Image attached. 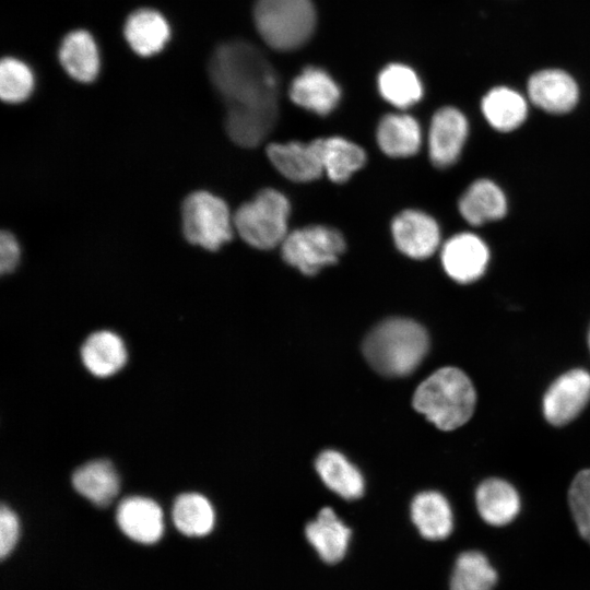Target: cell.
I'll return each instance as SVG.
<instances>
[{"label": "cell", "instance_id": "cell-18", "mask_svg": "<svg viewBox=\"0 0 590 590\" xmlns=\"http://www.w3.org/2000/svg\"><path fill=\"white\" fill-rule=\"evenodd\" d=\"M458 209L464 221L479 226L503 219L508 203L505 192L496 182L481 178L473 181L462 193Z\"/></svg>", "mask_w": 590, "mask_h": 590}, {"label": "cell", "instance_id": "cell-31", "mask_svg": "<svg viewBox=\"0 0 590 590\" xmlns=\"http://www.w3.org/2000/svg\"><path fill=\"white\" fill-rule=\"evenodd\" d=\"M36 79L23 60L8 56L0 62V98L4 105L27 103L34 95Z\"/></svg>", "mask_w": 590, "mask_h": 590}, {"label": "cell", "instance_id": "cell-22", "mask_svg": "<svg viewBox=\"0 0 590 590\" xmlns=\"http://www.w3.org/2000/svg\"><path fill=\"white\" fill-rule=\"evenodd\" d=\"M411 517L422 536L432 541L444 540L453 529L451 507L438 492H422L411 505Z\"/></svg>", "mask_w": 590, "mask_h": 590}, {"label": "cell", "instance_id": "cell-1", "mask_svg": "<svg viewBox=\"0 0 590 590\" xmlns=\"http://www.w3.org/2000/svg\"><path fill=\"white\" fill-rule=\"evenodd\" d=\"M208 72L224 105L225 135L241 149L258 146L279 115V79L272 64L255 45L235 39L215 48Z\"/></svg>", "mask_w": 590, "mask_h": 590}, {"label": "cell", "instance_id": "cell-13", "mask_svg": "<svg viewBox=\"0 0 590 590\" xmlns=\"http://www.w3.org/2000/svg\"><path fill=\"white\" fill-rule=\"evenodd\" d=\"M116 520L122 533L141 544L156 543L164 533L163 511L148 497H126L118 505Z\"/></svg>", "mask_w": 590, "mask_h": 590}, {"label": "cell", "instance_id": "cell-14", "mask_svg": "<svg viewBox=\"0 0 590 590\" xmlns=\"http://www.w3.org/2000/svg\"><path fill=\"white\" fill-rule=\"evenodd\" d=\"M266 151L273 166L290 180L311 181L323 173L317 139L309 143H272Z\"/></svg>", "mask_w": 590, "mask_h": 590}, {"label": "cell", "instance_id": "cell-5", "mask_svg": "<svg viewBox=\"0 0 590 590\" xmlns=\"http://www.w3.org/2000/svg\"><path fill=\"white\" fill-rule=\"evenodd\" d=\"M253 21L269 47L287 51L299 48L311 37L316 11L311 0H256Z\"/></svg>", "mask_w": 590, "mask_h": 590}, {"label": "cell", "instance_id": "cell-29", "mask_svg": "<svg viewBox=\"0 0 590 590\" xmlns=\"http://www.w3.org/2000/svg\"><path fill=\"white\" fill-rule=\"evenodd\" d=\"M380 95L398 108H408L423 96V85L417 74L408 66L391 63L379 73Z\"/></svg>", "mask_w": 590, "mask_h": 590}, {"label": "cell", "instance_id": "cell-10", "mask_svg": "<svg viewBox=\"0 0 590 590\" xmlns=\"http://www.w3.org/2000/svg\"><path fill=\"white\" fill-rule=\"evenodd\" d=\"M391 232L398 249L413 259L430 257L440 245V229L437 222L418 210L399 213L392 221Z\"/></svg>", "mask_w": 590, "mask_h": 590}, {"label": "cell", "instance_id": "cell-17", "mask_svg": "<svg viewBox=\"0 0 590 590\" xmlns=\"http://www.w3.org/2000/svg\"><path fill=\"white\" fill-rule=\"evenodd\" d=\"M290 97L297 106L326 116L338 106L341 91L324 70L308 67L293 80Z\"/></svg>", "mask_w": 590, "mask_h": 590}, {"label": "cell", "instance_id": "cell-23", "mask_svg": "<svg viewBox=\"0 0 590 590\" xmlns=\"http://www.w3.org/2000/svg\"><path fill=\"white\" fill-rule=\"evenodd\" d=\"M481 109L489 126L500 132L516 130L528 116L526 98L507 86L489 90L482 98Z\"/></svg>", "mask_w": 590, "mask_h": 590}, {"label": "cell", "instance_id": "cell-26", "mask_svg": "<svg viewBox=\"0 0 590 590\" xmlns=\"http://www.w3.org/2000/svg\"><path fill=\"white\" fill-rule=\"evenodd\" d=\"M323 172L334 182L346 181L366 162L364 150L341 137L317 139Z\"/></svg>", "mask_w": 590, "mask_h": 590}, {"label": "cell", "instance_id": "cell-35", "mask_svg": "<svg viewBox=\"0 0 590 590\" xmlns=\"http://www.w3.org/2000/svg\"><path fill=\"white\" fill-rule=\"evenodd\" d=\"M13 273H15V272H13ZM16 274H17V273H16ZM17 275H19V274H17ZM19 276H21V275H19ZM21 278H23V276H21ZM23 279H25V278H23ZM26 280H27V279H26ZM30 281H32V280H30ZM33 282H36V281H33ZM38 283H40V282H38ZM43 284H47V283H43ZM49 285H54V284H49ZM57 286H62V285H57ZM67 287H72V286H67ZM78 288H82V287H78Z\"/></svg>", "mask_w": 590, "mask_h": 590}, {"label": "cell", "instance_id": "cell-15", "mask_svg": "<svg viewBox=\"0 0 590 590\" xmlns=\"http://www.w3.org/2000/svg\"><path fill=\"white\" fill-rule=\"evenodd\" d=\"M58 58L64 72L81 84L94 82L101 71L99 49L86 30H73L62 38Z\"/></svg>", "mask_w": 590, "mask_h": 590}, {"label": "cell", "instance_id": "cell-12", "mask_svg": "<svg viewBox=\"0 0 590 590\" xmlns=\"http://www.w3.org/2000/svg\"><path fill=\"white\" fill-rule=\"evenodd\" d=\"M527 90L531 103L550 114L562 115L570 111L579 98V88L574 78L559 69H545L533 73Z\"/></svg>", "mask_w": 590, "mask_h": 590}, {"label": "cell", "instance_id": "cell-9", "mask_svg": "<svg viewBox=\"0 0 590 590\" xmlns=\"http://www.w3.org/2000/svg\"><path fill=\"white\" fill-rule=\"evenodd\" d=\"M489 259L487 244L479 235L470 232L451 236L440 250L445 272L460 284H469L482 278Z\"/></svg>", "mask_w": 590, "mask_h": 590}, {"label": "cell", "instance_id": "cell-36", "mask_svg": "<svg viewBox=\"0 0 590 590\" xmlns=\"http://www.w3.org/2000/svg\"><path fill=\"white\" fill-rule=\"evenodd\" d=\"M588 345H589V350H590V328H589V332H588Z\"/></svg>", "mask_w": 590, "mask_h": 590}, {"label": "cell", "instance_id": "cell-20", "mask_svg": "<svg viewBox=\"0 0 590 590\" xmlns=\"http://www.w3.org/2000/svg\"><path fill=\"white\" fill-rule=\"evenodd\" d=\"M305 533L323 562L335 564L344 557L349 547L351 530L331 508H322L317 519L307 524Z\"/></svg>", "mask_w": 590, "mask_h": 590}, {"label": "cell", "instance_id": "cell-6", "mask_svg": "<svg viewBox=\"0 0 590 590\" xmlns=\"http://www.w3.org/2000/svg\"><path fill=\"white\" fill-rule=\"evenodd\" d=\"M180 220L185 239L209 251L220 250L236 236L233 209L225 199L206 190H196L184 199Z\"/></svg>", "mask_w": 590, "mask_h": 590}, {"label": "cell", "instance_id": "cell-32", "mask_svg": "<svg viewBox=\"0 0 590 590\" xmlns=\"http://www.w3.org/2000/svg\"><path fill=\"white\" fill-rule=\"evenodd\" d=\"M568 503L580 535L590 544V468L575 475L568 489Z\"/></svg>", "mask_w": 590, "mask_h": 590}, {"label": "cell", "instance_id": "cell-28", "mask_svg": "<svg viewBox=\"0 0 590 590\" xmlns=\"http://www.w3.org/2000/svg\"><path fill=\"white\" fill-rule=\"evenodd\" d=\"M172 518L177 530L187 536L206 535L215 522L211 503L198 493L179 495L174 503Z\"/></svg>", "mask_w": 590, "mask_h": 590}, {"label": "cell", "instance_id": "cell-21", "mask_svg": "<svg viewBox=\"0 0 590 590\" xmlns=\"http://www.w3.org/2000/svg\"><path fill=\"white\" fill-rule=\"evenodd\" d=\"M87 370L97 377H108L122 368L127 351L122 339L110 330L92 332L81 347Z\"/></svg>", "mask_w": 590, "mask_h": 590}, {"label": "cell", "instance_id": "cell-8", "mask_svg": "<svg viewBox=\"0 0 590 590\" xmlns=\"http://www.w3.org/2000/svg\"><path fill=\"white\" fill-rule=\"evenodd\" d=\"M590 401V373L573 368L558 376L542 400L543 415L554 426L574 421Z\"/></svg>", "mask_w": 590, "mask_h": 590}, {"label": "cell", "instance_id": "cell-7", "mask_svg": "<svg viewBox=\"0 0 590 590\" xmlns=\"http://www.w3.org/2000/svg\"><path fill=\"white\" fill-rule=\"evenodd\" d=\"M281 247L285 262L305 275H314L338 261L345 241L339 231L312 225L288 233Z\"/></svg>", "mask_w": 590, "mask_h": 590}, {"label": "cell", "instance_id": "cell-25", "mask_svg": "<svg viewBox=\"0 0 590 590\" xmlns=\"http://www.w3.org/2000/svg\"><path fill=\"white\" fill-rule=\"evenodd\" d=\"M72 484L80 495L101 507L109 505L120 487L116 470L106 460L90 461L78 468Z\"/></svg>", "mask_w": 590, "mask_h": 590}, {"label": "cell", "instance_id": "cell-34", "mask_svg": "<svg viewBox=\"0 0 590 590\" xmlns=\"http://www.w3.org/2000/svg\"><path fill=\"white\" fill-rule=\"evenodd\" d=\"M20 535V523L15 512L2 505L0 510V556L7 558L14 550Z\"/></svg>", "mask_w": 590, "mask_h": 590}, {"label": "cell", "instance_id": "cell-33", "mask_svg": "<svg viewBox=\"0 0 590 590\" xmlns=\"http://www.w3.org/2000/svg\"><path fill=\"white\" fill-rule=\"evenodd\" d=\"M19 238L8 229H0V275L13 273L22 260Z\"/></svg>", "mask_w": 590, "mask_h": 590}, {"label": "cell", "instance_id": "cell-27", "mask_svg": "<svg viewBox=\"0 0 590 590\" xmlns=\"http://www.w3.org/2000/svg\"><path fill=\"white\" fill-rule=\"evenodd\" d=\"M316 469L324 484L345 499H355L364 493L361 472L340 452L326 450L316 460Z\"/></svg>", "mask_w": 590, "mask_h": 590}, {"label": "cell", "instance_id": "cell-3", "mask_svg": "<svg viewBox=\"0 0 590 590\" xmlns=\"http://www.w3.org/2000/svg\"><path fill=\"white\" fill-rule=\"evenodd\" d=\"M428 345L427 332L420 323L405 318H390L367 334L363 353L378 373L405 376L422 362Z\"/></svg>", "mask_w": 590, "mask_h": 590}, {"label": "cell", "instance_id": "cell-4", "mask_svg": "<svg viewBox=\"0 0 590 590\" xmlns=\"http://www.w3.org/2000/svg\"><path fill=\"white\" fill-rule=\"evenodd\" d=\"M290 211V202L282 192L271 188L262 189L233 211L235 234L251 248H274L288 234Z\"/></svg>", "mask_w": 590, "mask_h": 590}, {"label": "cell", "instance_id": "cell-19", "mask_svg": "<svg viewBox=\"0 0 590 590\" xmlns=\"http://www.w3.org/2000/svg\"><path fill=\"white\" fill-rule=\"evenodd\" d=\"M475 504L481 518L495 527L510 523L521 508L517 489L498 477L486 479L477 486Z\"/></svg>", "mask_w": 590, "mask_h": 590}, {"label": "cell", "instance_id": "cell-24", "mask_svg": "<svg viewBox=\"0 0 590 590\" xmlns=\"http://www.w3.org/2000/svg\"><path fill=\"white\" fill-rule=\"evenodd\" d=\"M376 135L380 150L391 157L412 156L422 143L418 122L405 114L384 116L378 123Z\"/></svg>", "mask_w": 590, "mask_h": 590}, {"label": "cell", "instance_id": "cell-2", "mask_svg": "<svg viewBox=\"0 0 590 590\" xmlns=\"http://www.w3.org/2000/svg\"><path fill=\"white\" fill-rule=\"evenodd\" d=\"M476 391L471 379L461 369L441 367L416 388L413 406L441 430H452L465 424L473 415Z\"/></svg>", "mask_w": 590, "mask_h": 590}, {"label": "cell", "instance_id": "cell-11", "mask_svg": "<svg viewBox=\"0 0 590 590\" xmlns=\"http://www.w3.org/2000/svg\"><path fill=\"white\" fill-rule=\"evenodd\" d=\"M469 133L465 116L455 107L438 109L430 121L428 151L437 167L451 166L459 158Z\"/></svg>", "mask_w": 590, "mask_h": 590}, {"label": "cell", "instance_id": "cell-30", "mask_svg": "<svg viewBox=\"0 0 590 590\" xmlns=\"http://www.w3.org/2000/svg\"><path fill=\"white\" fill-rule=\"evenodd\" d=\"M497 573L479 551L461 553L455 564L450 590H493Z\"/></svg>", "mask_w": 590, "mask_h": 590}, {"label": "cell", "instance_id": "cell-16", "mask_svg": "<svg viewBox=\"0 0 590 590\" xmlns=\"http://www.w3.org/2000/svg\"><path fill=\"white\" fill-rule=\"evenodd\" d=\"M170 34L167 19L157 10L150 8L131 12L123 24L127 44L141 57H151L162 51Z\"/></svg>", "mask_w": 590, "mask_h": 590}]
</instances>
